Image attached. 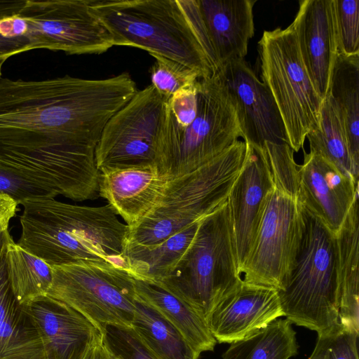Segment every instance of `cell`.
<instances>
[{
    "label": "cell",
    "mask_w": 359,
    "mask_h": 359,
    "mask_svg": "<svg viewBox=\"0 0 359 359\" xmlns=\"http://www.w3.org/2000/svg\"><path fill=\"white\" fill-rule=\"evenodd\" d=\"M22 305L36 327L46 359H82L102 333L80 313L48 295Z\"/></svg>",
    "instance_id": "d6986e66"
},
{
    "label": "cell",
    "mask_w": 359,
    "mask_h": 359,
    "mask_svg": "<svg viewBox=\"0 0 359 359\" xmlns=\"http://www.w3.org/2000/svg\"><path fill=\"white\" fill-rule=\"evenodd\" d=\"M292 24L305 67L323 100L339 54L335 1H300Z\"/></svg>",
    "instance_id": "e0dca14e"
},
{
    "label": "cell",
    "mask_w": 359,
    "mask_h": 359,
    "mask_svg": "<svg viewBox=\"0 0 359 359\" xmlns=\"http://www.w3.org/2000/svg\"><path fill=\"white\" fill-rule=\"evenodd\" d=\"M6 260L9 283L20 304L47 294L53 280L50 265L24 250L13 239L7 245Z\"/></svg>",
    "instance_id": "f1b7e54d"
},
{
    "label": "cell",
    "mask_w": 359,
    "mask_h": 359,
    "mask_svg": "<svg viewBox=\"0 0 359 359\" xmlns=\"http://www.w3.org/2000/svg\"><path fill=\"white\" fill-rule=\"evenodd\" d=\"M299 203L301 238L292 267L278 292L283 316L318 335L341 327L337 243L335 233Z\"/></svg>",
    "instance_id": "277c9868"
},
{
    "label": "cell",
    "mask_w": 359,
    "mask_h": 359,
    "mask_svg": "<svg viewBox=\"0 0 359 359\" xmlns=\"http://www.w3.org/2000/svg\"><path fill=\"white\" fill-rule=\"evenodd\" d=\"M283 316L278 290L242 281L223 297L207 323L219 343L244 339Z\"/></svg>",
    "instance_id": "2e32d148"
},
{
    "label": "cell",
    "mask_w": 359,
    "mask_h": 359,
    "mask_svg": "<svg viewBox=\"0 0 359 359\" xmlns=\"http://www.w3.org/2000/svg\"><path fill=\"white\" fill-rule=\"evenodd\" d=\"M200 13L219 68L244 59L255 34V0H198Z\"/></svg>",
    "instance_id": "44dd1931"
},
{
    "label": "cell",
    "mask_w": 359,
    "mask_h": 359,
    "mask_svg": "<svg viewBox=\"0 0 359 359\" xmlns=\"http://www.w3.org/2000/svg\"><path fill=\"white\" fill-rule=\"evenodd\" d=\"M258 47L262 81L278 109L288 144L298 152L318 126L323 100L305 67L292 23L264 31Z\"/></svg>",
    "instance_id": "ba28073f"
},
{
    "label": "cell",
    "mask_w": 359,
    "mask_h": 359,
    "mask_svg": "<svg viewBox=\"0 0 359 359\" xmlns=\"http://www.w3.org/2000/svg\"><path fill=\"white\" fill-rule=\"evenodd\" d=\"M164 102L151 84L110 118L95 151L100 172L155 164Z\"/></svg>",
    "instance_id": "4fadbf2b"
},
{
    "label": "cell",
    "mask_w": 359,
    "mask_h": 359,
    "mask_svg": "<svg viewBox=\"0 0 359 359\" xmlns=\"http://www.w3.org/2000/svg\"><path fill=\"white\" fill-rule=\"evenodd\" d=\"M100 172L99 196L129 228L137 225L153 210L169 180L155 164Z\"/></svg>",
    "instance_id": "ffe728a7"
},
{
    "label": "cell",
    "mask_w": 359,
    "mask_h": 359,
    "mask_svg": "<svg viewBox=\"0 0 359 359\" xmlns=\"http://www.w3.org/2000/svg\"><path fill=\"white\" fill-rule=\"evenodd\" d=\"M327 95L343 121L351 158L359 169V53H339Z\"/></svg>",
    "instance_id": "484cf974"
},
{
    "label": "cell",
    "mask_w": 359,
    "mask_h": 359,
    "mask_svg": "<svg viewBox=\"0 0 359 359\" xmlns=\"http://www.w3.org/2000/svg\"><path fill=\"white\" fill-rule=\"evenodd\" d=\"M358 335L341 327L318 335L314 350L309 359H358Z\"/></svg>",
    "instance_id": "836d02e7"
},
{
    "label": "cell",
    "mask_w": 359,
    "mask_h": 359,
    "mask_svg": "<svg viewBox=\"0 0 359 359\" xmlns=\"http://www.w3.org/2000/svg\"><path fill=\"white\" fill-rule=\"evenodd\" d=\"M96 146L80 142L0 141V165L75 201L99 196Z\"/></svg>",
    "instance_id": "30bf717a"
},
{
    "label": "cell",
    "mask_w": 359,
    "mask_h": 359,
    "mask_svg": "<svg viewBox=\"0 0 359 359\" xmlns=\"http://www.w3.org/2000/svg\"><path fill=\"white\" fill-rule=\"evenodd\" d=\"M91 1L27 0L18 16L25 22L32 50L100 54L116 46L112 34L90 12Z\"/></svg>",
    "instance_id": "7c38bea8"
},
{
    "label": "cell",
    "mask_w": 359,
    "mask_h": 359,
    "mask_svg": "<svg viewBox=\"0 0 359 359\" xmlns=\"http://www.w3.org/2000/svg\"><path fill=\"white\" fill-rule=\"evenodd\" d=\"M46 295L88 319L100 332L107 325L131 327L136 294L134 279L123 266L81 262L52 266Z\"/></svg>",
    "instance_id": "9c48e42d"
},
{
    "label": "cell",
    "mask_w": 359,
    "mask_h": 359,
    "mask_svg": "<svg viewBox=\"0 0 359 359\" xmlns=\"http://www.w3.org/2000/svg\"><path fill=\"white\" fill-rule=\"evenodd\" d=\"M90 12L112 34L116 46L139 48L212 76L219 65L208 38L180 0H92Z\"/></svg>",
    "instance_id": "3957f363"
},
{
    "label": "cell",
    "mask_w": 359,
    "mask_h": 359,
    "mask_svg": "<svg viewBox=\"0 0 359 359\" xmlns=\"http://www.w3.org/2000/svg\"><path fill=\"white\" fill-rule=\"evenodd\" d=\"M241 281L226 202L200 221L191 243L159 282L207 320L219 301Z\"/></svg>",
    "instance_id": "52a82bcc"
},
{
    "label": "cell",
    "mask_w": 359,
    "mask_h": 359,
    "mask_svg": "<svg viewBox=\"0 0 359 359\" xmlns=\"http://www.w3.org/2000/svg\"><path fill=\"white\" fill-rule=\"evenodd\" d=\"M131 327L157 359H198L201 354L175 326L137 296Z\"/></svg>",
    "instance_id": "4316f807"
},
{
    "label": "cell",
    "mask_w": 359,
    "mask_h": 359,
    "mask_svg": "<svg viewBox=\"0 0 359 359\" xmlns=\"http://www.w3.org/2000/svg\"><path fill=\"white\" fill-rule=\"evenodd\" d=\"M32 50L26 36L9 37L0 28V62H4L8 57Z\"/></svg>",
    "instance_id": "d590c367"
},
{
    "label": "cell",
    "mask_w": 359,
    "mask_h": 359,
    "mask_svg": "<svg viewBox=\"0 0 359 359\" xmlns=\"http://www.w3.org/2000/svg\"><path fill=\"white\" fill-rule=\"evenodd\" d=\"M241 137L236 109L218 72L198 81L197 113L182 129H159L155 164L172 179L220 155Z\"/></svg>",
    "instance_id": "8992f818"
},
{
    "label": "cell",
    "mask_w": 359,
    "mask_h": 359,
    "mask_svg": "<svg viewBox=\"0 0 359 359\" xmlns=\"http://www.w3.org/2000/svg\"><path fill=\"white\" fill-rule=\"evenodd\" d=\"M288 320H276L254 334L230 344L222 359H289L298 353Z\"/></svg>",
    "instance_id": "f546056e"
},
{
    "label": "cell",
    "mask_w": 359,
    "mask_h": 359,
    "mask_svg": "<svg viewBox=\"0 0 359 359\" xmlns=\"http://www.w3.org/2000/svg\"><path fill=\"white\" fill-rule=\"evenodd\" d=\"M137 91L126 72L104 79L68 75L43 81L0 77V140L96 146L107 121Z\"/></svg>",
    "instance_id": "6da1fadb"
},
{
    "label": "cell",
    "mask_w": 359,
    "mask_h": 359,
    "mask_svg": "<svg viewBox=\"0 0 359 359\" xmlns=\"http://www.w3.org/2000/svg\"><path fill=\"white\" fill-rule=\"evenodd\" d=\"M22 205L16 243L51 266L105 262L126 268L123 252L129 227L109 204L79 205L52 198Z\"/></svg>",
    "instance_id": "7a4b0ae2"
},
{
    "label": "cell",
    "mask_w": 359,
    "mask_h": 359,
    "mask_svg": "<svg viewBox=\"0 0 359 359\" xmlns=\"http://www.w3.org/2000/svg\"><path fill=\"white\" fill-rule=\"evenodd\" d=\"M245 154V143L238 140L196 170L169 179L153 210L137 225L129 228L126 241L158 244L221 207L227 201Z\"/></svg>",
    "instance_id": "5b68a950"
},
{
    "label": "cell",
    "mask_w": 359,
    "mask_h": 359,
    "mask_svg": "<svg viewBox=\"0 0 359 359\" xmlns=\"http://www.w3.org/2000/svg\"><path fill=\"white\" fill-rule=\"evenodd\" d=\"M339 53H359V0H334Z\"/></svg>",
    "instance_id": "1f68e13d"
},
{
    "label": "cell",
    "mask_w": 359,
    "mask_h": 359,
    "mask_svg": "<svg viewBox=\"0 0 359 359\" xmlns=\"http://www.w3.org/2000/svg\"><path fill=\"white\" fill-rule=\"evenodd\" d=\"M0 194L11 198L18 205L37 198L58 196L48 187L0 165Z\"/></svg>",
    "instance_id": "d6a6232c"
},
{
    "label": "cell",
    "mask_w": 359,
    "mask_h": 359,
    "mask_svg": "<svg viewBox=\"0 0 359 359\" xmlns=\"http://www.w3.org/2000/svg\"><path fill=\"white\" fill-rule=\"evenodd\" d=\"M358 195L336 233L338 252L339 323L359 334V215Z\"/></svg>",
    "instance_id": "cb8c5ba5"
},
{
    "label": "cell",
    "mask_w": 359,
    "mask_h": 359,
    "mask_svg": "<svg viewBox=\"0 0 359 359\" xmlns=\"http://www.w3.org/2000/svg\"><path fill=\"white\" fill-rule=\"evenodd\" d=\"M18 206L11 198L0 194V230L8 229L11 219L18 210Z\"/></svg>",
    "instance_id": "74e56055"
},
{
    "label": "cell",
    "mask_w": 359,
    "mask_h": 359,
    "mask_svg": "<svg viewBox=\"0 0 359 359\" xmlns=\"http://www.w3.org/2000/svg\"><path fill=\"white\" fill-rule=\"evenodd\" d=\"M274 182L251 250L240 270L242 280L280 290L297 252L302 230L299 188Z\"/></svg>",
    "instance_id": "8fae6325"
},
{
    "label": "cell",
    "mask_w": 359,
    "mask_h": 359,
    "mask_svg": "<svg viewBox=\"0 0 359 359\" xmlns=\"http://www.w3.org/2000/svg\"><path fill=\"white\" fill-rule=\"evenodd\" d=\"M273 187L264 147L245 143L243 165L226 201L239 273L257 235L267 196Z\"/></svg>",
    "instance_id": "5bb4252c"
},
{
    "label": "cell",
    "mask_w": 359,
    "mask_h": 359,
    "mask_svg": "<svg viewBox=\"0 0 359 359\" xmlns=\"http://www.w3.org/2000/svg\"><path fill=\"white\" fill-rule=\"evenodd\" d=\"M13 239L8 229L0 230V253L7 247Z\"/></svg>",
    "instance_id": "f35d334b"
},
{
    "label": "cell",
    "mask_w": 359,
    "mask_h": 359,
    "mask_svg": "<svg viewBox=\"0 0 359 359\" xmlns=\"http://www.w3.org/2000/svg\"><path fill=\"white\" fill-rule=\"evenodd\" d=\"M297 170L300 201L336 234L359 194V183L312 151L304 152Z\"/></svg>",
    "instance_id": "ac0fdd59"
},
{
    "label": "cell",
    "mask_w": 359,
    "mask_h": 359,
    "mask_svg": "<svg viewBox=\"0 0 359 359\" xmlns=\"http://www.w3.org/2000/svg\"><path fill=\"white\" fill-rule=\"evenodd\" d=\"M199 223H194L156 245H142L125 241L123 257L126 268L133 276L161 281L191 243Z\"/></svg>",
    "instance_id": "d4e9b609"
},
{
    "label": "cell",
    "mask_w": 359,
    "mask_h": 359,
    "mask_svg": "<svg viewBox=\"0 0 359 359\" xmlns=\"http://www.w3.org/2000/svg\"><path fill=\"white\" fill-rule=\"evenodd\" d=\"M306 138L310 151L320 155L343 175L358 182L359 169L351 158L343 121L329 95L323 100L317 128L310 131Z\"/></svg>",
    "instance_id": "83f0119b"
},
{
    "label": "cell",
    "mask_w": 359,
    "mask_h": 359,
    "mask_svg": "<svg viewBox=\"0 0 359 359\" xmlns=\"http://www.w3.org/2000/svg\"><path fill=\"white\" fill-rule=\"evenodd\" d=\"M82 359H116V358L107 346L102 332L91 343Z\"/></svg>",
    "instance_id": "8d00e7d4"
},
{
    "label": "cell",
    "mask_w": 359,
    "mask_h": 359,
    "mask_svg": "<svg viewBox=\"0 0 359 359\" xmlns=\"http://www.w3.org/2000/svg\"><path fill=\"white\" fill-rule=\"evenodd\" d=\"M4 63L3 62H0V77H1V68Z\"/></svg>",
    "instance_id": "ab89813d"
},
{
    "label": "cell",
    "mask_w": 359,
    "mask_h": 359,
    "mask_svg": "<svg viewBox=\"0 0 359 359\" xmlns=\"http://www.w3.org/2000/svg\"><path fill=\"white\" fill-rule=\"evenodd\" d=\"M6 248L0 253V359H46L36 327L11 287Z\"/></svg>",
    "instance_id": "7402d4cb"
},
{
    "label": "cell",
    "mask_w": 359,
    "mask_h": 359,
    "mask_svg": "<svg viewBox=\"0 0 359 359\" xmlns=\"http://www.w3.org/2000/svg\"><path fill=\"white\" fill-rule=\"evenodd\" d=\"M217 72L235 104L243 142L260 147L266 142L288 144L271 94L245 60H229Z\"/></svg>",
    "instance_id": "9a60e30c"
},
{
    "label": "cell",
    "mask_w": 359,
    "mask_h": 359,
    "mask_svg": "<svg viewBox=\"0 0 359 359\" xmlns=\"http://www.w3.org/2000/svg\"><path fill=\"white\" fill-rule=\"evenodd\" d=\"M150 55L155 59L151 68V85L165 100L201 78L197 72L183 64L159 55Z\"/></svg>",
    "instance_id": "4dcf8cb0"
},
{
    "label": "cell",
    "mask_w": 359,
    "mask_h": 359,
    "mask_svg": "<svg viewBox=\"0 0 359 359\" xmlns=\"http://www.w3.org/2000/svg\"><path fill=\"white\" fill-rule=\"evenodd\" d=\"M102 333L107 346L116 359H157L132 327L107 325Z\"/></svg>",
    "instance_id": "e575fe53"
},
{
    "label": "cell",
    "mask_w": 359,
    "mask_h": 359,
    "mask_svg": "<svg viewBox=\"0 0 359 359\" xmlns=\"http://www.w3.org/2000/svg\"><path fill=\"white\" fill-rule=\"evenodd\" d=\"M133 277L136 296L141 301L155 309L175 326L199 353L213 351L217 341L201 313L170 291L161 282Z\"/></svg>",
    "instance_id": "603a6c76"
}]
</instances>
